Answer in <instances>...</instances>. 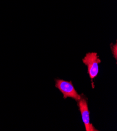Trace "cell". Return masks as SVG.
<instances>
[{"instance_id":"3","label":"cell","mask_w":117,"mask_h":131,"mask_svg":"<svg viewBox=\"0 0 117 131\" xmlns=\"http://www.w3.org/2000/svg\"><path fill=\"white\" fill-rule=\"evenodd\" d=\"M80 98L77 102L78 106L81 113L82 120L86 131H98L90 122V112L88 109L87 98L83 94L80 95Z\"/></svg>"},{"instance_id":"2","label":"cell","mask_w":117,"mask_h":131,"mask_svg":"<svg viewBox=\"0 0 117 131\" xmlns=\"http://www.w3.org/2000/svg\"><path fill=\"white\" fill-rule=\"evenodd\" d=\"M55 87L63 94V98H71L75 100L77 102L80 98V95L78 94L75 89L71 81L68 82L63 80L55 79Z\"/></svg>"},{"instance_id":"1","label":"cell","mask_w":117,"mask_h":131,"mask_svg":"<svg viewBox=\"0 0 117 131\" xmlns=\"http://www.w3.org/2000/svg\"><path fill=\"white\" fill-rule=\"evenodd\" d=\"M83 62L88 68V74L92 82L93 88H94L93 80L95 78L99 73L98 65L101 62V60L97 52H89L83 59Z\"/></svg>"},{"instance_id":"4","label":"cell","mask_w":117,"mask_h":131,"mask_svg":"<svg viewBox=\"0 0 117 131\" xmlns=\"http://www.w3.org/2000/svg\"><path fill=\"white\" fill-rule=\"evenodd\" d=\"M110 46H111V50H112V52L113 57H114L115 60H116V54H117L116 43H115V44L114 45L111 43Z\"/></svg>"}]
</instances>
